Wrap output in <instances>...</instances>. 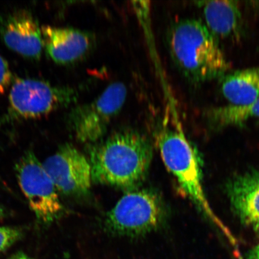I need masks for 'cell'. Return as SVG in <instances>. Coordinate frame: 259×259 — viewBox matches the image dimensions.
I'll return each instance as SVG.
<instances>
[{
	"label": "cell",
	"mask_w": 259,
	"mask_h": 259,
	"mask_svg": "<svg viewBox=\"0 0 259 259\" xmlns=\"http://www.w3.org/2000/svg\"><path fill=\"white\" fill-rule=\"evenodd\" d=\"M166 41L175 66L194 85L221 79L231 69L218 38L200 21L175 22L168 30Z\"/></svg>",
	"instance_id": "obj_1"
},
{
	"label": "cell",
	"mask_w": 259,
	"mask_h": 259,
	"mask_svg": "<svg viewBox=\"0 0 259 259\" xmlns=\"http://www.w3.org/2000/svg\"><path fill=\"white\" fill-rule=\"evenodd\" d=\"M152 158L151 145L144 135L134 131L116 132L91 153L92 179L116 187L134 186L147 173Z\"/></svg>",
	"instance_id": "obj_2"
},
{
	"label": "cell",
	"mask_w": 259,
	"mask_h": 259,
	"mask_svg": "<svg viewBox=\"0 0 259 259\" xmlns=\"http://www.w3.org/2000/svg\"><path fill=\"white\" fill-rule=\"evenodd\" d=\"M157 142L164 164L176 177L184 192L226 235L232 238L229 230L212 211L206 200L198 161L182 128L177 125L161 129Z\"/></svg>",
	"instance_id": "obj_3"
},
{
	"label": "cell",
	"mask_w": 259,
	"mask_h": 259,
	"mask_svg": "<svg viewBox=\"0 0 259 259\" xmlns=\"http://www.w3.org/2000/svg\"><path fill=\"white\" fill-rule=\"evenodd\" d=\"M79 96V90L74 87L54 85L40 79L14 77L4 121L43 118L74 104Z\"/></svg>",
	"instance_id": "obj_4"
},
{
	"label": "cell",
	"mask_w": 259,
	"mask_h": 259,
	"mask_svg": "<svg viewBox=\"0 0 259 259\" xmlns=\"http://www.w3.org/2000/svg\"><path fill=\"white\" fill-rule=\"evenodd\" d=\"M127 96L124 84L115 82L92 102L73 107L68 113L67 120L74 137L82 142L99 140L121 112Z\"/></svg>",
	"instance_id": "obj_5"
},
{
	"label": "cell",
	"mask_w": 259,
	"mask_h": 259,
	"mask_svg": "<svg viewBox=\"0 0 259 259\" xmlns=\"http://www.w3.org/2000/svg\"><path fill=\"white\" fill-rule=\"evenodd\" d=\"M16 178L38 222L49 225L63 212L58 191L33 151L28 150L16 162Z\"/></svg>",
	"instance_id": "obj_6"
},
{
	"label": "cell",
	"mask_w": 259,
	"mask_h": 259,
	"mask_svg": "<svg viewBox=\"0 0 259 259\" xmlns=\"http://www.w3.org/2000/svg\"><path fill=\"white\" fill-rule=\"evenodd\" d=\"M164 217L163 203L157 194L139 190L121 197L107 215L106 225L113 234L139 236L158 228Z\"/></svg>",
	"instance_id": "obj_7"
},
{
	"label": "cell",
	"mask_w": 259,
	"mask_h": 259,
	"mask_svg": "<svg viewBox=\"0 0 259 259\" xmlns=\"http://www.w3.org/2000/svg\"><path fill=\"white\" fill-rule=\"evenodd\" d=\"M43 166L61 193L79 195L90 189L93 179L90 161L72 145L61 146Z\"/></svg>",
	"instance_id": "obj_8"
},
{
	"label": "cell",
	"mask_w": 259,
	"mask_h": 259,
	"mask_svg": "<svg viewBox=\"0 0 259 259\" xmlns=\"http://www.w3.org/2000/svg\"><path fill=\"white\" fill-rule=\"evenodd\" d=\"M0 35L6 46L31 60L40 59L44 40L41 27L30 11L19 9L0 19Z\"/></svg>",
	"instance_id": "obj_9"
},
{
	"label": "cell",
	"mask_w": 259,
	"mask_h": 259,
	"mask_svg": "<svg viewBox=\"0 0 259 259\" xmlns=\"http://www.w3.org/2000/svg\"><path fill=\"white\" fill-rule=\"evenodd\" d=\"M44 46L55 63L69 65L78 62L96 47L95 35L88 31L69 27H41Z\"/></svg>",
	"instance_id": "obj_10"
},
{
	"label": "cell",
	"mask_w": 259,
	"mask_h": 259,
	"mask_svg": "<svg viewBox=\"0 0 259 259\" xmlns=\"http://www.w3.org/2000/svg\"><path fill=\"white\" fill-rule=\"evenodd\" d=\"M232 206L244 224L259 225V171L233 180L228 187Z\"/></svg>",
	"instance_id": "obj_11"
},
{
	"label": "cell",
	"mask_w": 259,
	"mask_h": 259,
	"mask_svg": "<svg viewBox=\"0 0 259 259\" xmlns=\"http://www.w3.org/2000/svg\"><path fill=\"white\" fill-rule=\"evenodd\" d=\"M202 9L206 26L217 38L238 37L242 30V14L237 2H196Z\"/></svg>",
	"instance_id": "obj_12"
},
{
	"label": "cell",
	"mask_w": 259,
	"mask_h": 259,
	"mask_svg": "<svg viewBox=\"0 0 259 259\" xmlns=\"http://www.w3.org/2000/svg\"><path fill=\"white\" fill-rule=\"evenodd\" d=\"M221 90L230 105L254 102L259 99V66L227 74L221 79Z\"/></svg>",
	"instance_id": "obj_13"
},
{
	"label": "cell",
	"mask_w": 259,
	"mask_h": 259,
	"mask_svg": "<svg viewBox=\"0 0 259 259\" xmlns=\"http://www.w3.org/2000/svg\"><path fill=\"white\" fill-rule=\"evenodd\" d=\"M205 115L210 124L217 128L241 125L259 118V99L250 104L215 107L206 110Z\"/></svg>",
	"instance_id": "obj_14"
},
{
	"label": "cell",
	"mask_w": 259,
	"mask_h": 259,
	"mask_svg": "<svg viewBox=\"0 0 259 259\" xmlns=\"http://www.w3.org/2000/svg\"><path fill=\"white\" fill-rule=\"evenodd\" d=\"M23 236V231L17 227H0V254L21 240Z\"/></svg>",
	"instance_id": "obj_15"
},
{
	"label": "cell",
	"mask_w": 259,
	"mask_h": 259,
	"mask_svg": "<svg viewBox=\"0 0 259 259\" xmlns=\"http://www.w3.org/2000/svg\"><path fill=\"white\" fill-rule=\"evenodd\" d=\"M14 78L7 61L0 55V95L7 91Z\"/></svg>",
	"instance_id": "obj_16"
},
{
	"label": "cell",
	"mask_w": 259,
	"mask_h": 259,
	"mask_svg": "<svg viewBox=\"0 0 259 259\" xmlns=\"http://www.w3.org/2000/svg\"><path fill=\"white\" fill-rule=\"evenodd\" d=\"M246 259H259V244L248 252Z\"/></svg>",
	"instance_id": "obj_17"
},
{
	"label": "cell",
	"mask_w": 259,
	"mask_h": 259,
	"mask_svg": "<svg viewBox=\"0 0 259 259\" xmlns=\"http://www.w3.org/2000/svg\"><path fill=\"white\" fill-rule=\"evenodd\" d=\"M8 259H33L30 257H28V255H25L24 253H21V252H19V253L15 254L14 255H12V257L9 258Z\"/></svg>",
	"instance_id": "obj_18"
},
{
	"label": "cell",
	"mask_w": 259,
	"mask_h": 259,
	"mask_svg": "<svg viewBox=\"0 0 259 259\" xmlns=\"http://www.w3.org/2000/svg\"><path fill=\"white\" fill-rule=\"evenodd\" d=\"M5 217V210L3 208L2 206L0 205V220L4 219Z\"/></svg>",
	"instance_id": "obj_19"
},
{
	"label": "cell",
	"mask_w": 259,
	"mask_h": 259,
	"mask_svg": "<svg viewBox=\"0 0 259 259\" xmlns=\"http://www.w3.org/2000/svg\"><path fill=\"white\" fill-rule=\"evenodd\" d=\"M255 229H256L257 231L259 232V225L255 226Z\"/></svg>",
	"instance_id": "obj_20"
}]
</instances>
